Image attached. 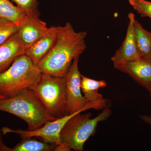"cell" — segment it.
<instances>
[{
    "label": "cell",
    "mask_w": 151,
    "mask_h": 151,
    "mask_svg": "<svg viewBox=\"0 0 151 151\" xmlns=\"http://www.w3.org/2000/svg\"><path fill=\"white\" fill-rule=\"evenodd\" d=\"M85 31H76L71 24L58 27L55 43L37 64L42 73L64 76L73 60L86 50Z\"/></svg>",
    "instance_id": "6da1fadb"
},
{
    "label": "cell",
    "mask_w": 151,
    "mask_h": 151,
    "mask_svg": "<svg viewBox=\"0 0 151 151\" xmlns=\"http://www.w3.org/2000/svg\"><path fill=\"white\" fill-rule=\"evenodd\" d=\"M42 73L28 57L20 55L6 70L0 73V94L10 98L32 90Z\"/></svg>",
    "instance_id": "7a4b0ae2"
},
{
    "label": "cell",
    "mask_w": 151,
    "mask_h": 151,
    "mask_svg": "<svg viewBox=\"0 0 151 151\" xmlns=\"http://www.w3.org/2000/svg\"><path fill=\"white\" fill-rule=\"evenodd\" d=\"M0 111L24 120L27 124L29 131L37 129L46 122L56 119L47 113L32 90L0 100Z\"/></svg>",
    "instance_id": "3957f363"
},
{
    "label": "cell",
    "mask_w": 151,
    "mask_h": 151,
    "mask_svg": "<svg viewBox=\"0 0 151 151\" xmlns=\"http://www.w3.org/2000/svg\"><path fill=\"white\" fill-rule=\"evenodd\" d=\"M81 113L71 117L60 133V145L69 151L71 149L76 151L84 150V144L90 137L95 134L99 122L107 120L111 116L112 111L110 108H104L93 119L91 118V113Z\"/></svg>",
    "instance_id": "277c9868"
},
{
    "label": "cell",
    "mask_w": 151,
    "mask_h": 151,
    "mask_svg": "<svg viewBox=\"0 0 151 151\" xmlns=\"http://www.w3.org/2000/svg\"><path fill=\"white\" fill-rule=\"evenodd\" d=\"M32 90L52 117L56 119L68 115L64 76L42 73Z\"/></svg>",
    "instance_id": "5b68a950"
},
{
    "label": "cell",
    "mask_w": 151,
    "mask_h": 151,
    "mask_svg": "<svg viewBox=\"0 0 151 151\" xmlns=\"http://www.w3.org/2000/svg\"><path fill=\"white\" fill-rule=\"evenodd\" d=\"M79 57L76 58L67 73L64 80L67 99V114L70 115L78 111H84L94 109L93 106L88 103L81 92V73L78 69Z\"/></svg>",
    "instance_id": "8992f818"
},
{
    "label": "cell",
    "mask_w": 151,
    "mask_h": 151,
    "mask_svg": "<svg viewBox=\"0 0 151 151\" xmlns=\"http://www.w3.org/2000/svg\"><path fill=\"white\" fill-rule=\"evenodd\" d=\"M82 112H83L81 111H78L60 119L46 122L42 127L33 131L23 130L21 129H12L8 127H4L2 128L1 131L4 135L9 133H14L23 138L38 137L42 138L45 142L59 145L61 144L60 133L64 125L71 117Z\"/></svg>",
    "instance_id": "52a82bcc"
},
{
    "label": "cell",
    "mask_w": 151,
    "mask_h": 151,
    "mask_svg": "<svg viewBox=\"0 0 151 151\" xmlns=\"http://www.w3.org/2000/svg\"><path fill=\"white\" fill-rule=\"evenodd\" d=\"M129 24L126 37L122 45L111 57V60L116 68L119 65L139 58L137 49L134 22L135 15L131 12L128 15Z\"/></svg>",
    "instance_id": "ba28073f"
},
{
    "label": "cell",
    "mask_w": 151,
    "mask_h": 151,
    "mask_svg": "<svg viewBox=\"0 0 151 151\" xmlns=\"http://www.w3.org/2000/svg\"><path fill=\"white\" fill-rule=\"evenodd\" d=\"M116 69L126 73L141 86L151 90V59L139 58L119 65Z\"/></svg>",
    "instance_id": "9c48e42d"
},
{
    "label": "cell",
    "mask_w": 151,
    "mask_h": 151,
    "mask_svg": "<svg viewBox=\"0 0 151 151\" xmlns=\"http://www.w3.org/2000/svg\"><path fill=\"white\" fill-rule=\"evenodd\" d=\"M49 28L39 17L26 16L18 26L17 35L28 47L43 36Z\"/></svg>",
    "instance_id": "30bf717a"
},
{
    "label": "cell",
    "mask_w": 151,
    "mask_h": 151,
    "mask_svg": "<svg viewBox=\"0 0 151 151\" xmlns=\"http://www.w3.org/2000/svg\"><path fill=\"white\" fill-rule=\"evenodd\" d=\"M107 85L105 80H96L81 76V92L94 110H103L105 108H110L111 103L109 102V100L103 98V95L98 92L99 89L105 88Z\"/></svg>",
    "instance_id": "8fae6325"
},
{
    "label": "cell",
    "mask_w": 151,
    "mask_h": 151,
    "mask_svg": "<svg viewBox=\"0 0 151 151\" xmlns=\"http://www.w3.org/2000/svg\"><path fill=\"white\" fill-rule=\"evenodd\" d=\"M28 48L17 33L0 45V73L6 70L20 55L25 54Z\"/></svg>",
    "instance_id": "7c38bea8"
},
{
    "label": "cell",
    "mask_w": 151,
    "mask_h": 151,
    "mask_svg": "<svg viewBox=\"0 0 151 151\" xmlns=\"http://www.w3.org/2000/svg\"><path fill=\"white\" fill-rule=\"evenodd\" d=\"M57 34L58 27L49 28L47 32L43 36L28 48L25 55L28 57L34 64L37 65L54 45Z\"/></svg>",
    "instance_id": "4fadbf2b"
},
{
    "label": "cell",
    "mask_w": 151,
    "mask_h": 151,
    "mask_svg": "<svg viewBox=\"0 0 151 151\" xmlns=\"http://www.w3.org/2000/svg\"><path fill=\"white\" fill-rule=\"evenodd\" d=\"M134 27L139 56L151 59V32L144 29L136 19L134 22Z\"/></svg>",
    "instance_id": "5bb4252c"
},
{
    "label": "cell",
    "mask_w": 151,
    "mask_h": 151,
    "mask_svg": "<svg viewBox=\"0 0 151 151\" xmlns=\"http://www.w3.org/2000/svg\"><path fill=\"white\" fill-rule=\"evenodd\" d=\"M26 16L21 9L10 0H0V17L12 22L18 27Z\"/></svg>",
    "instance_id": "9a60e30c"
},
{
    "label": "cell",
    "mask_w": 151,
    "mask_h": 151,
    "mask_svg": "<svg viewBox=\"0 0 151 151\" xmlns=\"http://www.w3.org/2000/svg\"><path fill=\"white\" fill-rule=\"evenodd\" d=\"M53 145L40 142L31 138H25L10 151H49L54 150Z\"/></svg>",
    "instance_id": "2e32d148"
},
{
    "label": "cell",
    "mask_w": 151,
    "mask_h": 151,
    "mask_svg": "<svg viewBox=\"0 0 151 151\" xmlns=\"http://www.w3.org/2000/svg\"><path fill=\"white\" fill-rule=\"evenodd\" d=\"M18 27L12 22L0 17V45L17 32Z\"/></svg>",
    "instance_id": "e0dca14e"
},
{
    "label": "cell",
    "mask_w": 151,
    "mask_h": 151,
    "mask_svg": "<svg viewBox=\"0 0 151 151\" xmlns=\"http://www.w3.org/2000/svg\"><path fill=\"white\" fill-rule=\"evenodd\" d=\"M29 17H39L37 0H11Z\"/></svg>",
    "instance_id": "ac0fdd59"
},
{
    "label": "cell",
    "mask_w": 151,
    "mask_h": 151,
    "mask_svg": "<svg viewBox=\"0 0 151 151\" xmlns=\"http://www.w3.org/2000/svg\"><path fill=\"white\" fill-rule=\"evenodd\" d=\"M132 8L142 17H147L151 19V1L146 0H129Z\"/></svg>",
    "instance_id": "d6986e66"
},
{
    "label": "cell",
    "mask_w": 151,
    "mask_h": 151,
    "mask_svg": "<svg viewBox=\"0 0 151 151\" xmlns=\"http://www.w3.org/2000/svg\"><path fill=\"white\" fill-rule=\"evenodd\" d=\"M141 119L146 124H148L151 127V116L147 115H141L140 116Z\"/></svg>",
    "instance_id": "ffe728a7"
},
{
    "label": "cell",
    "mask_w": 151,
    "mask_h": 151,
    "mask_svg": "<svg viewBox=\"0 0 151 151\" xmlns=\"http://www.w3.org/2000/svg\"><path fill=\"white\" fill-rule=\"evenodd\" d=\"M11 148L4 145L2 141L1 135L0 134V151H10Z\"/></svg>",
    "instance_id": "44dd1931"
},
{
    "label": "cell",
    "mask_w": 151,
    "mask_h": 151,
    "mask_svg": "<svg viewBox=\"0 0 151 151\" xmlns=\"http://www.w3.org/2000/svg\"><path fill=\"white\" fill-rule=\"evenodd\" d=\"M5 98H6L5 97H4V96H2V95H1V94H0V100H2V99H5Z\"/></svg>",
    "instance_id": "7402d4cb"
},
{
    "label": "cell",
    "mask_w": 151,
    "mask_h": 151,
    "mask_svg": "<svg viewBox=\"0 0 151 151\" xmlns=\"http://www.w3.org/2000/svg\"><path fill=\"white\" fill-rule=\"evenodd\" d=\"M150 97L151 98V90L150 91Z\"/></svg>",
    "instance_id": "603a6c76"
}]
</instances>
